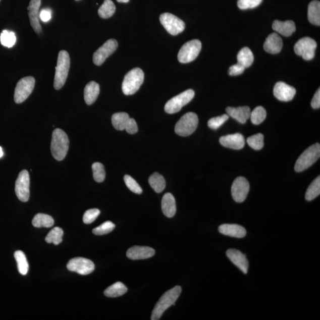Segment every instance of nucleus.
Listing matches in <instances>:
<instances>
[{"label":"nucleus","instance_id":"1","mask_svg":"<svg viewBox=\"0 0 320 320\" xmlns=\"http://www.w3.org/2000/svg\"><path fill=\"white\" fill-rule=\"evenodd\" d=\"M182 292V288L180 286L173 288L167 291L159 298L153 309L151 320H158L161 318L163 313L172 305H175L177 299Z\"/></svg>","mask_w":320,"mask_h":320},{"label":"nucleus","instance_id":"2","mask_svg":"<svg viewBox=\"0 0 320 320\" xmlns=\"http://www.w3.org/2000/svg\"><path fill=\"white\" fill-rule=\"evenodd\" d=\"M69 139L66 132L61 129L54 131L50 149L54 158L58 161H62L69 151Z\"/></svg>","mask_w":320,"mask_h":320},{"label":"nucleus","instance_id":"3","mask_svg":"<svg viewBox=\"0 0 320 320\" xmlns=\"http://www.w3.org/2000/svg\"><path fill=\"white\" fill-rule=\"evenodd\" d=\"M70 67L69 54L65 50H61L58 57L56 68L54 87L56 90H60L66 83Z\"/></svg>","mask_w":320,"mask_h":320},{"label":"nucleus","instance_id":"4","mask_svg":"<svg viewBox=\"0 0 320 320\" xmlns=\"http://www.w3.org/2000/svg\"><path fill=\"white\" fill-rule=\"evenodd\" d=\"M144 80V73L139 68H135L125 76L122 83V91L125 95H132L137 92Z\"/></svg>","mask_w":320,"mask_h":320},{"label":"nucleus","instance_id":"5","mask_svg":"<svg viewBox=\"0 0 320 320\" xmlns=\"http://www.w3.org/2000/svg\"><path fill=\"white\" fill-rule=\"evenodd\" d=\"M320 156V145L318 143L312 145L299 156L295 166L297 172L304 171L314 165Z\"/></svg>","mask_w":320,"mask_h":320},{"label":"nucleus","instance_id":"6","mask_svg":"<svg viewBox=\"0 0 320 320\" xmlns=\"http://www.w3.org/2000/svg\"><path fill=\"white\" fill-rule=\"evenodd\" d=\"M198 122L197 115L193 112H188L184 115L176 124L175 132L181 137H188L196 131Z\"/></svg>","mask_w":320,"mask_h":320},{"label":"nucleus","instance_id":"7","mask_svg":"<svg viewBox=\"0 0 320 320\" xmlns=\"http://www.w3.org/2000/svg\"><path fill=\"white\" fill-rule=\"evenodd\" d=\"M202 48V43L199 40L194 39L186 42L180 49L178 60L180 63L186 64L195 60Z\"/></svg>","mask_w":320,"mask_h":320},{"label":"nucleus","instance_id":"8","mask_svg":"<svg viewBox=\"0 0 320 320\" xmlns=\"http://www.w3.org/2000/svg\"><path fill=\"white\" fill-rule=\"evenodd\" d=\"M195 96V91L192 89L187 90L178 96L173 97L167 102L165 110L169 114H176L182 110L183 106L188 104Z\"/></svg>","mask_w":320,"mask_h":320},{"label":"nucleus","instance_id":"9","mask_svg":"<svg viewBox=\"0 0 320 320\" xmlns=\"http://www.w3.org/2000/svg\"><path fill=\"white\" fill-rule=\"evenodd\" d=\"M35 79L33 77H26L20 80L16 85L14 99L16 103H23L29 97L35 87Z\"/></svg>","mask_w":320,"mask_h":320},{"label":"nucleus","instance_id":"10","mask_svg":"<svg viewBox=\"0 0 320 320\" xmlns=\"http://www.w3.org/2000/svg\"><path fill=\"white\" fill-rule=\"evenodd\" d=\"M159 20L162 25L170 35H178L185 29V23L183 20L171 13H163L160 15Z\"/></svg>","mask_w":320,"mask_h":320},{"label":"nucleus","instance_id":"11","mask_svg":"<svg viewBox=\"0 0 320 320\" xmlns=\"http://www.w3.org/2000/svg\"><path fill=\"white\" fill-rule=\"evenodd\" d=\"M316 46L317 45L314 39L305 37L296 43L294 51L297 55L302 57L303 59L309 61L314 59Z\"/></svg>","mask_w":320,"mask_h":320},{"label":"nucleus","instance_id":"12","mask_svg":"<svg viewBox=\"0 0 320 320\" xmlns=\"http://www.w3.org/2000/svg\"><path fill=\"white\" fill-rule=\"evenodd\" d=\"M15 192L20 201H28L30 197V176L27 170H24L19 173L16 181Z\"/></svg>","mask_w":320,"mask_h":320},{"label":"nucleus","instance_id":"13","mask_svg":"<svg viewBox=\"0 0 320 320\" xmlns=\"http://www.w3.org/2000/svg\"><path fill=\"white\" fill-rule=\"evenodd\" d=\"M250 190V184L244 177H238L235 179L231 186V195L238 203L243 202L247 198Z\"/></svg>","mask_w":320,"mask_h":320},{"label":"nucleus","instance_id":"14","mask_svg":"<svg viewBox=\"0 0 320 320\" xmlns=\"http://www.w3.org/2000/svg\"><path fill=\"white\" fill-rule=\"evenodd\" d=\"M67 267L70 271L77 272L81 275L90 274L95 268L93 261L83 257L72 258L68 263Z\"/></svg>","mask_w":320,"mask_h":320},{"label":"nucleus","instance_id":"15","mask_svg":"<svg viewBox=\"0 0 320 320\" xmlns=\"http://www.w3.org/2000/svg\"><path fill=\"white\" fill-rule=\"evenodd\" d=\"M118 46V43L115 39H112L107 40L94 53L93 57L94 64L97 66H101L109 57L115 52Z\"/></svg>","mask_w":320,"mask_h":320},{"label":"nucleus","instance_id":"16","mask_svg":"<svg viewBox=\"0 0 320 320\" xmlns=\"http://www.w3.org/2000/svg\"><path fill=\"white\" fill-rule=\"evenodd\" d=\"M41 5V0H30L28 10L30 25L37 33L42 32V26L39 19V9Z\"/></svg>","mask_w":320,"mask_h":320},{"label":"nucleus","instance_id":"17","mask_svg":"<svg viewBox=\"0 0 320 320\" xmlns=\"http://www.w3.org/2000/svg\"><path fill=\"white\" fill-rule=\"evenodd\" d=\"M274 94L276 98L282 101H291L296 94L294 87L289 86L284 82H278L275 84Z\"/></svg>","mask_w":320,"mask_h":320},{"label":"nucleus","instance_id":"18","mask_svg":"<svg viewBox=\"0 0 320 320\" xmlns=\"http://www.w3.org/2000/svg\"><path fill=\"white\" fill-rule=\"evenodd\" d=\"M226 254L227 257L235 265H236L244 274H247L248 261L246 255L236 249L228 250Z\"/></svg>","mask_w":320,"mask_h":320},{"label":"nucleus","instance_id":"19","mask_svg":"<svg viewBox=\"0 0 320 320\" xmlns=\"http://www.w3.org/2000/svg\"><path fill=\"white\" fill-rule=\"evenodd\" d=\"M155 252L151 247L134 246L129 248L127 256L131 260H142L152 257L155 254Z\"/></svg>","mask_w":320,"mask_h":320},{"label":"nucleus","instance_id":"20","mask_svg":"<svg viewBox=\"0 0 320 320\" xmlns=\"http://www.w3.org/2000/svg\"><path fill=\"white\" fill-rule=\"evenodd\" d=\"M220 142L225 147L241 149L245 145V139L241 134H234L224 136L220 139Z\"/></svg>","mask_w":320,"mask_h":320},{"label":"nucleus","instance_id":"21","mask_svg":"<svg viewBox=\"0 0 320 320\" xmlns=\"http://www.w3.org/2000/svg\"><path fill=\"white\" fill-rule=\"evenodd\" d=\"M283 47V41L280 36L273 33L269 35L265 40L263 47L265 52L277 54L281 52Z\"/></svg>","mask_w":320,"mask_h":320},{"label":"nucleus","instance_id":"22","mask_svg":"<svg viewBox=\"0 0 320 320\" xmlns=\"http://www.w3.org/2000/svg\"><path fill=\"white\" fill-rule=\"evenodd\" d=\"M219 232L225 236L241 238L246 236V230L242 226L237 224H225L219 228Z\"/></svg>","mask_w":320,"mask_h":320},{"label":"nucleus","instance_id":"23","mask_svg":"<svg viewBox=\"0 0 320 320\" xmlns=\"http://www.w3.org/2000/svg\"><path fill=\"white\" fill-rule=\"evenodd\" d=\"M227 115L236 119L240 124H245L250 117L251 110L248 106L229 107L226 109Z\"/></svg>","mask_w":320,"mask_h":320},{"label":"nucleus","instance_id":"24","mask_svg":"<svg viewBox=\"0 0 320 320\" xmlns=\"http://www.w3.org/2000/svg\"><path fill=\"white\" fill-rule=\"evenodd\" d=\"M272 28L280 35L286 37L291 36L296 30L295 23L292 20L285 22L275 20L272 25Z\"/></svg>","mask_w":320,"mask_h":320},{"label":"nucleus","instance_id":"25","mask_svg":"<svg viewBox=\"0 0 320 320\" xmlns=\"http://www.w3.org/2000/svg\"><path fill=\"white\" fill-rule=\"evenodd\" d=\"M162 208L164 215L168 218H172L176 212V205L175 197L172 193H167L163 197Z\"/></svg>","mask_w":320,"mask_h":320},{"label":"nucleus","instance_id":"26","mask_svg":"<svg viewBox=\"0 0 320 320\" xmlns=\"http://www.w3.org/2000/svg\"><path fill=\"white\" fill-rule=\"evenodd\" d=\"M100 93V86L95 81L88 83L84 88V100L88 105L93 104Z\"/></svg>","mask_w":320,"mask_h":320},{"label":"nucleus","instance_id":"27","mask_svg":"<svg viewBox=\"0 0 320 320\" xmlns=\"http://www.w3.org/2000/svg\"><path fill=\"white\" fill-rule=\"evenodd\" d=\"M308 19L312 25H320V3L317 0L309 3L308 8Z\"/></svg>","mask_w":320,"mask_h":320},{"label":"nucleus","instance_id":"28","mask_svg":"<svg viewBox=\"0 0 320 320\" xmlns=\"http://www.w3.org/2000/svg\"><path fill=\"white\" fill-rule=\"evenodd\" d=\"M237 58V63L241 65L245 69L250 67L254 61L253 52L247 47L241 49L238 52Z\"/></svg>","mask_w":320,"mask_h":320},{"label":"nucleus","instance_id":"29","mask_svg":"<svg viewBox=\"0 0 320 320\" xmlns=\"http://www.w3.org/2000/svg\"><path fill=\"white\" fill-rule=\"evenodd\" d=\"M128 291V288L121 282H118L108 287L104 292L105 297L116 298L121 297Z\"/></svg>","mask_w":320,"mask_h":320},{"label":"nucleus","instance_id":"30","mask_svg":"<svg viewBox=\"0 0 320 320\" xmlns=\"http://www.w3.org/2000/svg\"><path fill=\"white\" fill-rule=\"evenodd\" d=\"M130 119L128 114L125 112H119L112 116V123L114 128L118 131L125 130L128 122Z\"/></svg>","mask_w":320,"mask_h":320},{"label":"nucleus","instance_id":"31","mask_svg":"<svg viewBox=\"0 0 320 320\" xmlns=\"http://www.w3.org/2000/svg\"><path fill=\"white\" fill-rule=\"evenodd\" d=\"M33 226L36 228H50L54 224L53 218L44 214H37L32 220Z\"/></svg>","mask_w":320,"mask_h":320},{"label":"nucleus","instance_id":"32","mask_svg":"<svg viewBox=\"0 0 320 320\" xmlns=\"http://www.w3.org/2000/svg\"><path fill=\"white\" fill-rule=\"evenodd\" d=\"M149 184L156 193H161L166 188V181L163 176L158 173L152 174L149 178Z\"/></svg>","mask_w":320,"mask_h":320},{"label":"nucleus","instance_id":"33","mask_svg":"<svg viewBox=\"0 0 320 320\" xmlns=\"http://www.w3.org/2000/svg\"><path fill=\"white\" fill-rule=\"evenodd\" d=\"M116 6L111 0H104L103 5L98 10V14L102 19H108L114 15Z\"/></svg>","mask_w":320,"mask_h":320},{"label":"nucleus","instance_id":"34","mask_svg":"<svg viewBox=\"0 0 320 320\" xmlns=\"http://www.w3.org/2000/svg\"><path fill=\"white\" fill-rule=\"evenodd\" d=\"M14 256L18 264L19 273L22 275H27L29 266L25 254L22 251L18 250L15 252Z\"/></svg>","mask_w":320,"mask_h":320},{"label":"nucleus","instance_id":"35","mask_svg":"<svg viewBox=\"0 0 320 320\" xmlns=\"http://www.w3.org/2000/svg\"><path fill=\"white\" fill-rule=\"evenodd\" d=\"M320 194V177L316 178L309 185L305 194V199L307 201H311Z\"/></svg>","mask_w":320,"mask_h":320},{"label":"nucleus","instance_id":"36","mask_svg":"<svg viewBox=\"0 0 320 320\" xmlns=\"http://www.w3.org/2000/svg\"><path fill=\"white\" fill-rule=\"evenodd\" d=\"M64 231L60 227H55L50 231L45 238L47 243L59 245L63 241Z\"/></svg>","mask_w":320,"mask_h":320},{"label":"nucleus","instance_id":"37","mask_svg":"<svg viewBox=\"0 0 320 320\" xmlns=\"http://www.w3.org/2000/svg\"><path fill=\"white\" fill-rule=\"evenodd\" d=\"M266 111L262 106H258L251 112L250 119L252 123L254 125H259L264 121L266 118Z\"/></svg>","mask_w":320,"mask_h":320},{"label":"nucleus","instance_id":"38","mask_svg":"<svg viewBox=\"0 0 320 320\" xmlns=\"http://www.w3.org/2000/svg\"><path fill=\"white\" fill-rule=\"evenodd\" d=\"M0 41L2 45L7 47H12L15 45L16 42V36L13 32L9 30H3L0 36Z\"/></svg>","mask_w":320,"mask_h":320},{"label":"nucleus","instance_id":"39","mask_svg":"<svg viewBox=\"0 0 320 320\" xmlns=\"http://www.w3.org/2000/svg\"><path fill=\"white\" fill-rule=\"evenodd\" d=\"M247 144L254 150H260L264 146V136L262 134H257L251 136L247 139Z\"/></svg>","mask_w":320,"mask_h":320},{"label":"nucleus","instance_id":"40","mask_svg":"<svg viewBox=\"0 0 320 320\" xmlns=\"http://www.w3.org/2000/svg\"><path fill=\"white\" fill-rule=\"evenodd\" d=\"M92 170L93 172V178L95 181L101 183L104 181L105 172L104 166L100 163H94L92 165Z\"/></svg>","mask_w":320,"mask_h":320},{"label":"nucleus","instance_id":"41","mask_svg":"<svg viewBox=\"0 0 320 320\" xmlns=\"http://www.w3.org/2000/svg\"><path fill=\"white\" fill-rule=\"evenodd\" d=\"M115 225L111 221H106L100 226L95 228L93 230V233L97 236H102L112 232L115 229Z\"/></svg>","mask_w":320,"mask_h":320},{"label":"nucleus","instance_id":"42","mask_svg":"<svg viewBox=\"0 0 320 320\" xmlns=\"http://www.w3.org/2000/svg\"><path fill=\"white\" fill-rule=\"evenodd\" d=\"M229 116L224 114L220 117L211 118L207 122V125L210 128L216 130L221 127L227 120H229Z\"/></svg>","mask_w":320,"mask_h":320},{"label":"nucleus","instance_id":"43","mask_svg":"<svg viewBox=\"0 0 320 320\" xmlns=\"http://www.w3.org/2000/svg\"><path fill=\"white\" fill-rule=\"evenodd\" d=\"M124 182L129 190L132 192L137 194H141L142 189L138 183L133 179L131 176L125 175L124 176Z\"/></svg>","mask_w":320,"mask_h":320},{"label":"nucleus","instance_id":"44","mask_svg":"<svg viewBox=\"0 0 320 320\" xmlns=\"http://www.w3.org/2000/svg\"><path fill=\"white\" fill-rule=\"evenodd\" d=\"M263 0H238L237 5L241 10L254 9L259 6Z\"/></svg>","mask_w":320,"mask_h":320},{"label":"nucleus","instance_id":"45","mask_svg":"<svg viewBox=\"0 0 320 320\" xmlns=\"http://www.w3.org/2000/svg\"><path fill=\"white\" fill-rule=\"evenodd\" d=\"M100 211L98 209H88L84 213L83 216V222L86 224L93 223L100 215Z\"/></svg>","mask_w":320,"mask_h":320},{"label":"nucleus","instance_id":"46","mask_svg":"<svg viewBox=\"0 0 320 320\" xmlns=\"http://www.w3.org/2000/svg\"><path fill=\"white\" fill-rule=\"evenodd\" d=\"M245 69L244 67L237 63L230 67L229 73L230 76H236L243 74Z\"/></svg>","mask_w":320,"mask_h":320},{"label":"nucleus","instance_id":"47","mask_svg":"<svg viewBox=\"0 0 320 320\" xmlns=\"http://www.w3.org/2000/svg\"><path fill=\"white\" fill-rule=\"evenodd\" d=\"M125 130L130 134H134L138 132V125L135 119L131 118L129 119Z\"/></svg>","mask_w":320,"mask_h":320},{"label":"nucleus","instance_id":"48","mask_svg":"<svg viewBox=\"0 0 320 320\" xmlns=\"http://www.w3.org/2000/svg\"><path fill=\"white\" fill-rule=\"evenodd\" d=\"M52 18V12L49 9H44L40 12L39 19L43 22H47Z\"/></svg>","mask_w":320,"mask_h":320},{"label":"nucleus","instance_id":"49","mask_svg":"<svg viewBox=\"0 0 320 320\" xmlns=\"http://www.w3.org/2000/svg\"><path fill=\"white\" fill-rule=\"evenodd\" d=\"M311 106L315 110H317L320 107V90L318 88V90L316 91L314 97H313L311 101Z\"/></svg>","mask_w":320,"mask_h":320},{"label":"nucleus","instance_id":"50","mask_svg":"<svg viewBox=\"0 0 320 320\" xmlns=\"http://www.w3.org/2000/svg\"><path fill=\"white\" fill-rule=\"evenodd\" d=\"M119 3H127L129 2V0H117Z\"/></svg>","mask_w":320,"mask_h":320},{"label":"nucleus","instance_id":"51","mask_svg":"<svg viewBox=\"0 0 320 320\" xmlns=\"http://www.w3.org/2000/svg\"><path fill=\"white\" fill-rule=\"evenodd\" d=\"M3 155V149L1 147V146H0V158L2 157Z\"/></svg>","mask_w":320,"mask_h":320},{"label":"nucleus","instance_id":"52","mask_svg":"<svg viewBox=\"0 0 320 320\" xmlns=\"http://www.w3.org/2000/svg\"><path fill=\"white\" fill-rule=\"evenodd\" d=\"M76 1H80V0H76Z\"/></svg>","mask_w":320,"mask_h":320},{"label":"nucleus","instance_id":"53","mask_svg":"<svg viewBox=\"0 0 320 320\" xmlns=\"http://www.w3.org/2000/svg\"><path fill=\"white\" fill-rule=\"evenodd\" d=\"M0 1H1V0H0Z\"/></svg>","mask_w":320,"mask_h":320}]
</instances>
